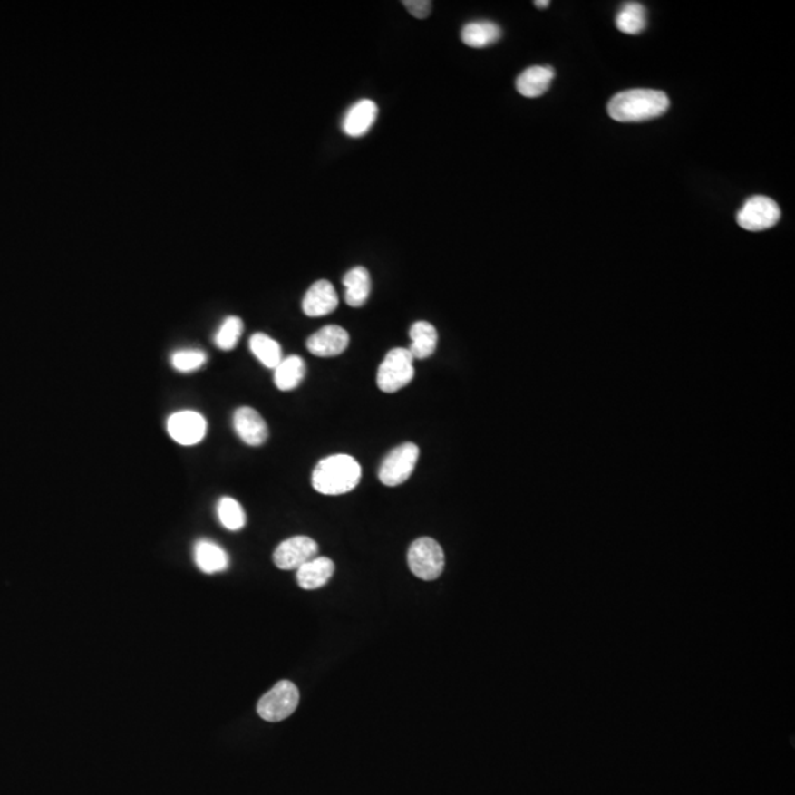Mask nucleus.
<instances>
[{"mask_svg": "<svg viewBox=\"0 0 795 795\" xmlns=\"http://www.w3.org/2000/svg\"><path fill=\"white\" fill-rule=\"evenodd\" d=\"M535 5H537L538 8L544 9V8H547V6H548L549 2H548V0H544V2H535Z\"/></svg>", "mask_w": 795, "mask_h": 795, "instance_id": "nucleus-27", "label": "nucleus"}, {"mask_svg": "<svg viewBox=\"0 0 795 795\" xmlns=\"http://www.w3.org/2000/svg\"><path fill=\"white\" fill-rule=\"evenodd\" d=\"M419 455V447L412 442H405L393 448L384 457L379 469L381 482L386 486H398L407 482L414 471Z\"/></svg>", "mask_w": 795, "mask_h": 795, "instance_id": "nucleus-6", "label": "nucleus"}, {"mask_svg": "<svg viewBox=\"0 0 795 795\" xmlns=\"http://www.w3.org/2000/svg\"><path fill=\"white\" fill-rule=\"evenodd\" d=\"M305 363L298 355L283 358L282 363L275 369V383L280 391H292L298 388L305 377Z\"/></svg>", "mask_w": 795, "mask_h": 795, "instance_id": "nucleus-20", "label": "nucleus"}, {"mask_svg": "<svg viewBox=\"0 0 795 795\" xmlns=\"http://www.w3.org/2000/svg\"><path fill=\"white\" fill-rule=\"evenodd\" d=\"M219 521L221 525L228 530H240L243 526L247 525V514L243 511L239 502L230 497H224L219 499L218 507H217Z\"/></svg>", "mask_w": 795, "mask_h": 795, "instance_id": "nucleus-23", "label": "nucleus"}, {"mask_svg": "<svg viewBox=\"0 0 795 795\" xmlns=\"http://www.w3.org/2000/svg\"><path fill=\"white\" fill-rule=\"evenodd\" d=\"M408 566L419 579H438L445 567L442 547L431 538L415 539L408 549Z\"/></svg>", "mask_w": 795, "mask_h": 795, "instance_id": "nucleus-4", "label": "nucleus"}, {"mask_svg": "<svg viewBox=\"0 0 795 795\" xmlns=\"http://www.w3.org/2000/svg\"><path fill=\"white\" fill-rule=\"evenodd\" d=\"M670 101L664 92L653 89H632L620 92L608 102V115L619 122H643L654 120L669 110Z\"/></svg>", "mask_w": 795, "mask_h": 795, "instance_id": "nucleus-1", "label": "nucleus"}, {"mask_svg": "<svg viewBox=\"0 0 795 795\" xmlns=\"http://www.w3.org/2000/svg\"><path fill=\"white\" fill-rule=\"evenodd\" d=\"M298 704L299 691L296 685L289 681H280L268 693H264L257 710L264 721L280 722L294 713Z\"/></svg>", "mask_w": 795, "mask_h": 795, "instance_id": "nucleus-5", "label": "nucleus"}, {"mask_svg": "<svg viewBox=\"0 0 795 795\" xmlns=\"http://www.w3.org/2000/svg\"><path fill=\"white\" fill-rule=\"evenodd\" d=\"M361 480V466L346 454L330 455L313 471V488L323 495L348 494Z\"/></svg>", "mask_w": 795, "mask_h": 795, "instance_id": "nucleus-2", "label": "nucleus"}, {"mask_svg": "<svg viewBox=\"0 0 795 795\" xmlns=\"http://www.w3.org/2000/svg\"><path fill=\"white\" fill-rule=\"evenodd\" d=\"M337 304L339 299L334 285L327 280H318L306 290L305 296L302 299V310L308 317H323L334 313Z\"/></svg>", "mask_w": 795, "mask_h": 795, "instance_id": "nucleus-12", "label": "nucleus"}, {"mask_svg": "<svg viewBox=\"0 0 795 795\" xmlns=\"http://www.w3.org/2000/svg\"><path fill=\"white\" fill-rule=\"evenodd\" d=\"M249 348L261 364L268 369H276L282 363V348L275 339L264 334H255L249 341Z\"/></svg>", "mask_w": 795, "mask_h": 795, "instance_id": "nucleus-22", "label": "nucleus"}, {"mask_svg": "<svg viewBox=\"0 0 795 795\" xmlns=\"http://www.w3.org/2000/svg\"><path fill=\"white\" fill-rule=\"evenodd\" d=\"M501 28L498 27L495 23L473 21V23L466 24L462 27L461 40L462 44H467V46L480 49V47L497 44L498 40L501 39Z\"/></svg>", "mask_w": 795, "mask_h": 795, "instance_id": "nucleus-19", "label": "nucleus"}, {"mask_svg": "<svg viewBox=\"0 0 795 795\" xmlns=\"http://www.w3.org/2000/svg\"><path fill=\"white\" fill-rule=\"evenodd\" d=\"M414 358L407 348H393L382 361L377 386L382 393H393L405 388L414 377Z\"/></svg>", "mask_w": 795, "mask_h": 795, "instance_id": "nucleus-3", "label": "nucleus"}, {"mask_svg": "<svg viewBox=\"0 0 795 795\" xmlns=\"http://www.w3.org/2000/svg\"><path fill=\"white\" fill-rule=\"evenodd\" d=\"M334 573V561L327 557H315L296 570V580L302 589L313 591L325 587L332 579Z\"/></svg>", "mask_w": 795, "mask_h": 795, "instance_id": "nucleus-14", "label": "nucleus"}, {"mask_svg": "<svg viewBox=\"0 0 795 795\" xmlns=\"http://www.w3.org/2000/svg\"><path fill=\"white\" fill-rule=\"evenodd\" d=\"M377 105L370 101V99H363L358 101L355 105L351 106V110L346 112L342 129L351 138H361L364 136L373 124L376 122Z\"/></svg>", "mask_w": 795, "mask_h": 795, "instance_id": "nucleus-13", "label": "nucleus"}, {"mask_svg": "<svg viewBox=\"0 0 795 795\" xmlns=\"http://www.w3.org/2000/svg\"><path fill=\"white\" fill-rule=\"evenodd\" d=\"M412 346L408 348L414 360H426L433 355L438 345V332L435 325L427 322H417L410 329Z\"/></svg>", "mask_w": 795, "mask_h": 795, "instance_id": "nucleus-18", "label": "nucleus"}, {"mask_svg": "<svg viewBox=\"0 0 795 795\" xmlns=\"http://www.w3.org/2000/svg\"><path fill=\"white\" fill-rule=\"evenodd\" d=\"M780 218V207L775 200L768 197L750 198L742 205L737 216L740 228L749 231L768 230L776 226Z\"/></svg>", "mask_w": 795, "mask_h": 795, "instance_id": "nucleus-7", "label": "nucleus"}, {"mask_svg": "<svg viewBox=\"0 0 795 795\" xmlns=\"http://www.w3.org/2000/svg\"><path fill=\"white\" fill-rule=\"evenodd\" d=\"M403 6L407 8V11L412 16L419 18V20L427 18L431 11V2H429V0H405Z\"/></svg>", "mask_w": 795, "mask_h": 795, "instance_id": "nucleus-26", "label": "nucleus"}, {"mask_svg": "<svg viewBox=\"0 0 795 795\" xmlns=\"http://www.w3.org/2000/svg\"><path fill=\"white\" fill-rule=\"evenodd\" d=\"M207 420L197 412H174L167 422L169 435L180 445H197L207 435Z\"/></svg>", "mask_w": 795, "mask_h": 795, "instance_id": "nucleus-9", "label": "nucleus"}, {"mask_svg": "<svg viewBox=\"0 0 795 795\" xmlns=\"http://www.w3.org/2000/svg\"><path fill=\"white\" fill-rule=\"evenodd\" d=\"M317 542L308 537L289 538L276 548L275 565L282 570H298L301 566L317 557Z\"/></svg>", "mask_w": 795, "mask_h": 795, "instance_id": "nucleus-8", "label": "nucleus"}, {"mask_svg": "<svg viewBox=\"0 0 795 795\" xmlns=\"http://www.w3.org/2000/svg\"><path fill=\"white\" fill-rule=\"evenodd\" d=\"M553 68L548 65H535L523 71L518 77L516 87L525 98H539L548 91L554 80Z\"/></svg>", "mask_w": 795, "mask_h": 795, "instance_id": "nucleus-15", "label": "nucleus"}, {"mask_svg": "<svg viewBox=\"0 0 795 795\" xmlns=\"http://www.w3.org/2000/svg\"><path fill=\"white\" fill-rule=\"evenodd\" d=\"M345 286V301L349 306L360 308L364 305L372 292V280L369 271L364 267H354L344 276Z\"/></svg>", "mask_w": 795, "mask_h": 795, "instance_id": "nucleus-16", "label": "nucleus"}, {"mask_svg": "<svg viewBox=\"0 0 795 795\" xmlns=\"http://www.w3.org/2000/svg\"><path fill=\"white\" fill-rule=\"evenodd\" d=\"M195 561L198 567L208 575L224 572L228 567V556L216 542L200 539L195 545Z\"/></svg>", "mask_w": 795, "mask_h": 795, "instance_id": "nucleus-17", "label": "nucleus"}, {"mask_svg": "<svg viewBox=\"0 0 795 795\" xmlns=\"http://www.w3.org/2000/svg\"><path fill=\"white\" fill-rule=\"evenodd\" d=\"M233 426L243 442L251 447H258L268 438L266 420L251 407H240L233 415Z\"/></svg>", "mask_w": 795, "mask_h": 795, "instance_id": "nucleus-11", "label": "nucleus"}, {"mask_svg": "<svg viewBox=\"0 0 795 795\" xmlns=\"http://www.w3.org/2000/svg\"><path fill=\"white\" fill-rule=\"evenodd\" d=\"M242 320L239 317L231 315V317L224 320L223 325H219L218 332L214 336V342H216V345L219 349L230 351V349L238 345V342H239L240 336H242Z\"/></svg>", "mask_w": 795, "mask_h": 795, "instance_id": "nucleus-24", "label": "nucleus"}, {"mask_svg": "<svg viewBox=\"0 0 795 795\" xmlns=\"http://www.w3.org/2000/svg\"><path fill=\"white\" fill-rule=\"evenodd\" d=\"M349 345V334L344 327L336 325H325L311 334L306 348L315 357L329 358L341 355Z\"/></svg>", "mask_w": 795, "mask_h": 795, "instance_id": "nucleus-10", "label": "nucleus"}, {"mask_svg": "<svg viewBox=\"0 0 795 795\" xmlns=\"http://www.w3.org/2000/svg\"><path fill=\"white\" fill-rule=\"evenodd\" d=\"M616 27L625 34H639L646 28V11L643 5L627 2L616 15Z\"/></svg>", "mask_w": 795, "mask_h": 795, "instance_id": "nucleus-21", "label": "nucleus"}, {"mask_svg": "<svg viewBox=\"0 0 795 795\" xmlns=\"http://www.w3.org/2000/svg\"><path fill=\"white\" fill-rule=\"evenodd\" d=\"M205 363H207V354L200 349H181L171 355V364L177 372H195Z\"/></svg>", "mask_w": 795, "mask_h": 795, "instance_id": "nucleus-25", "label": "nucleus"}]
</instances>
